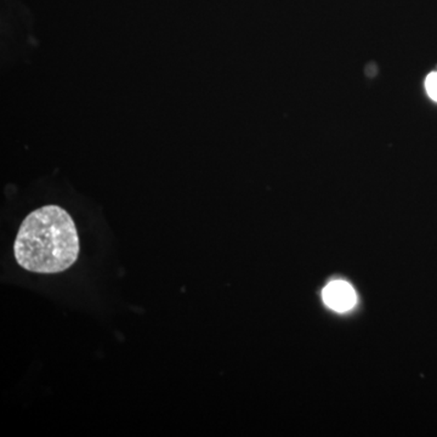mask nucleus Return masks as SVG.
Returning <instances> with one entry per match:
<instances>
[{
  "label": "nucleus",
  "mask_w": 437,
  "mask_h": 437,
  "mask_svg": "<svg viewBox=\"0 0 437 437\" xmlns=\"http://www.w3.org/2000/svg\"><path fill=\"white\" fill-rule=\"evenodd\" d=\"M323 300L329 308L344 313L356 304V293L348 282L333 281L323 289Z\"/></svg>",
  "instance_id": "obj_2"
},
{
  "label": "nucleus",
  "mask_w": 437,
  "mask_h": 437,
  "mask_svg": "<svg viewBox=\"0 0 437 437\" xmlns=\"http://www.w3.org/2000/svg\"><path fill=\"white\" fill-rule=\"evenodd\" d=\"M16 261L35 273H59L70 268L80 255L75 221L59 205H45L22 221L14 244Z\"/></svg>",
  "instance_id": "obj_1"
},
{
  "label": "nucleus",
  "mask_w": 437,
  "mask_h": 437,
  "mask_svg": "<svg viewBox=\"0 0 437 437\" xmlns=\"http://www.w3.org/2000/svg\"><path fill=\"white\" fill-rule=\"evenodd\" d=\"M425 89H427V95L437 102V72H432L427 75L425 80Z\"/></svg>",
  "instance_id": "obj_3"
}]
</instances>
